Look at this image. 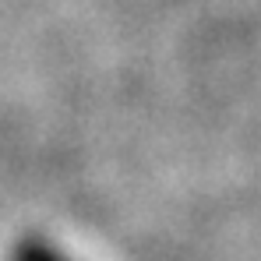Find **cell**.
Listing matches in <instances>:
<instances>
[{
	"instance_id": "cell-1",
	"label": "cell",
	"mask_w": 261,
	"mask_h": 261,
	"mask_svg": "<svg viewBox=\"0 0 261 261\" xmlns=\"http://www.w3.org/2000/svg\"><path fill=\"white\" fill-rule=\"evenodd\" d=\"M11 261H71V258L60 247H53L49 240H43V237H25V240L14 244Z\"/></svg>"
}]
</instances>
